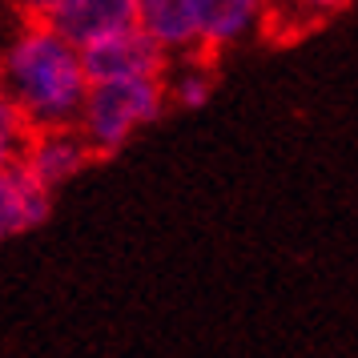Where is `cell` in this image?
Segmentation results:
<instances>
[{
  "label": "cell",
  "instance_id": "cell-7",
  "mask_svg": "<svg viewBox=\"0 0 358 358\" xmlns=\"http://www.w3.org/2000/svg\"><path fill=\"white\" fill-rule=\"evenodd\" d=\"M141 29L157 36L165 49H194L197 29V0H141Z\"/></svg>",
  "mask_w": 358,
  "mask_h": 358
},
{
  "label": "cell",
  "instance_id": "cell-9",
  "mask_svg": "<svg viewBox=\"0 0 358 358\" xmlns=\"http://www.w3.org/2000/svg\"><path fill=\"white\" fill-rule=\"evenodd\" d=\"M189 69H194V73H189L185 81H178V89H173V93H178L181 105H201V101L210 97L213 81H210V77H201V65H189Z\"/></svg>",
  "mask_w": 358,
  "mask_h": 358
},
{
  "label": "cell",
  "instance_id": "cell-8",
  "mask_svg": "<svg viewBox=\"0 0 358 358\" xmlns=\"http://www.w3.org/2000/svg\"><path fill=\"white\" fill-rule=\"evenodd\" d=\"M33 133H36L33 113H29L20 101L0 97V169L13 165L20 153H24V145L33 141Z\"/></svg>",
  "mask_w": 358,
  "mask_h": 358
},
{
  "label": "cell",
  "instance_id": "cell-2",
  "mask_svg": "<svg viewBox=\"0 0 358 358\" xmlns=\"http://www.w3.org/2000/svg\"><path fill=\"white\" fill-rule=\"evenodd\" d=\"M165 85L162 77H121V81H97L85 101V133L101 149L113 153L133 125H145L162 113Z\"/></svg>",
  "mask_w": 358,
  "mask_h": 358
},
{
  "label": "cell",
  "instance_id": "cell-11",
  "mask_svg": "<svg viewBox=\"0 0 358 358\" xmlns=\"http://www.w3.org/2000/svg\"><path fill=\"white\" fill-rule=\"evenodd\" d=\"M52 4H57V0H17L20 13H49Z\"/></svg>",
  "mask_w": 358,
  "mask_h": 358
},
{
  "label": "cell",
  "instance_id": "cell-1",
  "mask_svg": "<svg viewBox=\"0 0 358 358\" xmlns=\"http://www.w3.org/2000/svg\"><path fill=\"white\" fill-rule=\"evenodd\" d=\"M20 36L8 57V73L20 93V105L41 125H73V113L85 97V61L73 52V41L61 36L41 13H20Z\"/></svg>",
  "mask_w": 358,
  "mask_h": 358
},
{
  "label": "cell",
  "instance_id": "cell-10",
  "mask_svg": "<svg viewBox=\"0 0 358 358\" xmlns=\"http://www.w3.org/2000/svg\"><path fill=\"white\" fill-rule=\"evenodd\" d=\"M306 8H314L318 17H330V13H338V8H346L350 0H302Z\"/></svg>",
  "mask_w": 358,
  "mask_h": 358
},
{
  "label": "cell",
  "instance_id": "cell-5",
  "mask_svg": "<svg viewBox=\"0 0 358 358\" xmlns=\"http://www.w3.org/2000/svg\"><path fill=\"white\" fill-rule=\"evenodd\" d=\"M45 213H49V185L29 165L13 162L8 169H0V238L45 222Z\"/></svg>",
  "mask_w": 358,
  "mask_h": 358
},
{
  "label": "cell",
  "instance_id": "cell-3",
  "mask_svg": "<svg viewBox=\"0 0 358 358\" xmlns=\"http://www.w3.org/2000/svg\"><path fill=\"white\" fill-rule=\"evenodd\" d=\"M165 45L149 36L141 24L121 29L113 36H101L81 49L85 77L89 85L97 81H121V77H165Z\"/></svg>",
  "mask_w": 358,
  "mask_h": 358
},
{
  "label": "cell",
  "instance_id": "cell-6",
  "mask_svg": "<svg viewBox=\"0 0 358 358\" xmlns=\"http://www.w3.org/2000/svg\"><path fill=\"white\" fill-rule=\"evenodd\" d=\"M254 17V0H197V36L194 52H189V65L213 69L217 57L234 36L245 29V20Z\"/></svg>",
  "mask_w": 358,
  "mask_h": 358
},
{
  "label": "cell",
  "instance_id": "cell-4",
  "mask_svg": "<svg viewBox=\"0 0 358 358\" xmlns=\"http://www.w3.org/2000/svg\"><path fill=\"white\" fill-rule=\"evenodd\" d=\"M61 36L73 45H93L101 36L141 24V0H57L49 13H41Z\"/></svg>",
  "mask_w": 358,
  "mask_h": 358
}]
</instances>
